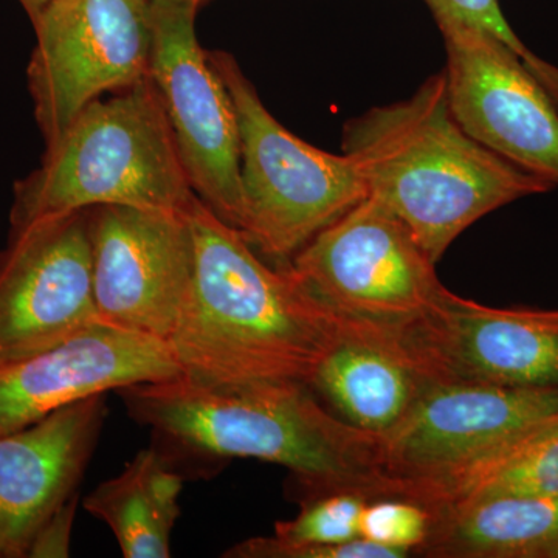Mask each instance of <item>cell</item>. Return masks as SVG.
<instances>
[{
  "mask_svg": "<svg viewBox=\"0 0 558 558\" xmlns=\"http://www.w3.org/2000/svg\"><path fill=\"white\" fill-rule=\"evenodd\" d=\"M154 447L185 478L230 459H259L292 473L296 498L359 488L384 495L380 436L352 427L295 380L207 385L179 376L116 391Z\"/></svg>",
  "mask_w": 558,
  "mask_h": 558,
  "instance_id": "cell-1",
  "label": "cell"
},
{
  "mask_svg": "<svg viewBox=\"0 0 558 558\" xmlns=\"http://www.w3.org/2000/svg\"><path fill=\"white\" fill-rule=\"evenodd\" d=\"M189 300L167 340L182 376L207 385L310 384L339 336L343 315L326 306L288 264L271 269L229 223L194 197Z\"/></svg>",
  "mask_w": 558,
  "mask_h": 558,
  "instance_id": "cell-2",
  "label": "cell"
},
{
  "mask_svg": "<svg viewBox=\"0 0 558 558\" xmlns=\"http://www.w3.org/2000/svg\"><path fill=\"white\" fill-rule=\"evenodd\" d=\"M343 153L357 160L368 196L396 213L435 263L488 213L554 190L459 126L444 73L409 100L349 121Z\"/></svg>",
  "mask_w": 558,
  "mask_h": 558,
  "instance_id": "cell-3",
  "label": "cell"
},
{
  "mask_svg": "<svg viewBox=\"0 0 558 558\" xmlns=\"http://www.w3.org/2000/svg\"><path fill=\"white\" fill-rule=\"evenodd\" d=\"M196 197L153 80L92 101L17 180L10 230L100 205L183 211Z\"/></svg>",
  "mask_w": 558,
  "mask_h": 558,
  "instance_id": "cell-4",
  "label": "cell"
},
{
  "mask_svg": "<svg viewBox=\"0 0 558 558\" xmlns=\"http://www.w3.org/2000/svg\"><path fill=\"white\" fill-rule=\"evenodd\" d=\"M236 108L241 134L242 215L238 231L267 258L289 260L368 197L351 154L315 148L264 106L238 61L208 51Z\"/></svg>",
  "mask_w": 558,
  "mask_h": 558,
  "instance_id": "cell-5",
  "label": "cell"
},
{
  "mask_svg": "<svg viewBox=\"0 0 558 558\" xmlns=\"http://www.w3.org/2000/svg\"><path fill=\"white\" fill-rule=\"evenodd\" d=\"M32 24L27 83L46 146L92 101L149 76L150 0H49Z\"/></svg>",
  "mask_w": 558,
  "mask_h": 558,
  "instance_id": "cell-6",
  "label": "cell"
},
{
  "mask_svg": "<svg viewBox=\"0 0 558 558\" xmlns=\"http://www.w3.org/2000/svg\"><path fill=\"white\" fill-rule=\"evenodd\" d=\"M288 266L337 314L392 328L427 314L449 290L410 227L371 196L319 231Z\"/></svg>",
  "mask_w": 558,
  "mask_h": 558,
  "instance_id": "cell-7",
  "label": "cell"
},
{
  "mask_svg": "<svg viewBox=\"0 0 558 558\" xmlns=\"http://www.w3.org/2000/svg\"><path fill=\"white\" fill-rule=\"evenodd\" d=\"M197 10L191 0H150L149 78L170 121L191 189L219 219L238 230L240 123L226 83L197 39Z\"/></svg>",
  "mask_w": 558,
  "mask_h": 558,
  "instance_id": "cell-8",
  "label": "cell"
},
{
  "mask_svg": "<svg viewBox=\"0 0 558 558\" xmlns=\"http://www.w3.org/2000/svg\"><path fill=\"white\" fill-rule=\"evenodd\" d=\"M98 322L167 341L189 300L194 241L185 209L89 208Z\"/></svg>",
  "mask_w": 558,
  "mask_h": 558,
  "instance_id": "cell-9",
  "label": "cell"
},
{
  "mask_svg": "<svg viewBox=\"0 0 558 558\" xmlns=\"http://www.w3.org/2000/svg\"><path fill=\"white\" fill-rule=\"evenodd\" d=\"M447 98L470 137L558 186V108L505 40L461 24L438 25Z\"/></svg>",
  "mask_w": 558,
  "mask_h": 558,
  "instance_id": "cell-10",
  "label": "cell"
},
{
  "mask_svg": "<svg viewBox=\"0 0 558 558\" xmlns=\"http://www.w3.org/2000/svg\"><path fill=\"white\" fill-rule=\"evenodd\" d=\"M97 322L89 209L10 230L0 252V363L58 347Z\"/></svg>",
  "mask_w": 558,
  "mask_h": 558,
  "instance_id": "cell-11",
  "label": "cell"
},
{
  "mask_svg": "<svg viewBox=\"0 0 558 558\" xmlns=\"http://www.w3.org/2000/svg\"><path fill=\"white\" fill-rule=\"evenodd\" d=\"M399 329L435 384L558 391V311L495 310L447 290Z\"/></svg>",
  "mask_w": 558,
  "mask_h": 558,
  "instance_id": "cell-12",
  "label": "cell"
},
{
  "mask_svg": "<svg viewBox=\"0 0 558 558\" xmlns=\"http://www.w3.org/2000/svg\"><path fill=\"white\" fill-rule=\"evenodd\" d=\"M557 416L558 391L435 384L403 424L381 438L385 497L395 484L458 468Z\"/></svg>",
  "mask_w": 558,
  "mask_h": 558,
  "instance_id": "cell-13",
  "label": "cell"
},
{
  "mask_svg": "<svg viewBox=\"0 0 558 558\" xmlns=\"http://www.w3.org/2000/svg\"><path fill=\"white\" fill-rule=\"evenodd\" d=\"M179 376L167 341L94 323L58 347L0 363V436L90 396Z\"/></svg>",
  "mask_w": 558,
  "mask_h": 558,
  "instance_id": "cell-14",
  "label": "cell"
},
{
  "mask_svg": "<svg viewBox=\"0 0 558 558\" xmlns=\"http://www.w3.org/2000/svg\"><path fill=\"white\" fill-rule=\"evenodd\" d=\"M106 395L0 436V558H27L40 526L78 492L105 425Z\"/></svg>",
  "mask_w": 558,
  "mask_h": 558,
  "instance_id": "cell-15",
  "label": "cell"
},
{
  "mask_svg": "<svg viewBox=\"0 0 558 558\" xmlns=\"http://www.w3.org/2000/svg\"><path fill=\"white\" fill-rule=\"evenodd\" d=\"M341 421L385 438L435 385L402 330L347 317L310 380Z\"/></svg>",
  "mask_w": 558,
  "mask_h": 558,
  "instance_id": "cell-16",
  "label": "cell"
},
{
  "mask_svg": "<svg viewBox=\"0 0 558 558\" xmlns=\"http://www.w3.org/2000/svg\"><path fill=\"white\" fill-rule=\"evenodd\" d=\"M558 495V416L506 439L464 464L395 484L388 497L429 510L498 498Z\"/></svg>",
  "mask_w": 558,
  "mask_h": 558,
  "instance_id": "cell-17",
  "label": "cell"
},
{
  "mask_svg": "<svg viewBox=\"0 0 558 558\" xmlns=\"http://www.w3.org/2000/svg\"><path fill=\"white\" fill-rule=\"evenodd\" d=\"M432 513L428 538L414 556L558 558V495L486 499Z\"/></svg>",
  "mask_w": 558,
  "mask_h": 558,
  "instance_id": "cell-18",
  "label": "cell"
},
{
  "mask_svg": "<svg viewBox=\"0 0 558 558\" xmlns=\"http://www.w3.org/2000/svg\"><path fill=\"white\" fill-rule=\"evenodd\" d=\"M183 476L156 447L138 451L126 468L84 499V509L108 524L126 558L171 557Z\"/></svg>",
  "mask_w": 558,
  "mask_h": 558,
  "instance_id": "cell-19",
  "label": "cell"
},
{
  "mask_svg": "<svg viewBox=\"0 0 558 558\" xmlns=\"http://www.w3.org/2000/svg\"><path fill=\"white\" fill-rule=\"evenodd\" d=\"M373 499L359 488H339L300 499L295 519L278 521L275 534L286 546L341 545L360 538V517Z\"/></svg>",
  "mask_w": 558,
  "mask_h": 558,
  "instance_id": "cell-20",
  "label": "cell"
},
{
  "mask_svg": "<svg viewBox=\"0 0 558 558\" xmlns=\"http://www.w3.org/2000/svg\"><path fill=\"white\" fill-rule=\"evenodd\" d=\"M432 523L433 513L427 506L409 498L379 497L371 499L363 510L359 535L365 542L411 557L428 538Z\"/></svg>",
  "mask_w": 558,
  "mask_h": 558,
  "instance_id": "cell-21",
  "label": "cell"
},
{
  "mask_svg": "<svg viewBox=\"0 0 558 558\" xmlns=\"http://www.w3.org/2000/svg\"><path fill=\"white\" fill-rule=\"evenodd\" d=\"M226 558H405L399 550L359 538L341 545L286 546L274 537L242 539L223 553Z\"/></svg>",
  "mask_w": 558,
  "mask_h": 558,
  "instance_id": "cell-22",
  "label": "cell"
},
{
  "mask_svg": "<svg viewBox=\"0 0 558 558\" xmlns=\"http://www.w3.org/2000/svg\"><path fill=\"white\" fill-rule=\"evenodd\" d=\"M433 17L442 24H461L492 33L505 40L521 58L529 49L512 31L498 0H424Z\"/></svg>",
  "mask_w": 558,
  "mask_h": 558,
  "instance_id": "cell-23",
  "label": "cell"
},
{
  "mask_svg": "<svg viewBox=\"0 0 558 558\" xmlns=\"http://www.w3.org/2000/svg\"><path fill=\"white\" fill-rule=\"evenodd\" d=\"M78 494L61 506L33 538L27 558H65L70 556L73 521H75Z\"/></svg>",
  "mask_w": 558,
  "mask_h": 558,
  "instance_id": "cell-24",
  "label": "cell"
},
{
  "mask_svg": "<svg viewBox=\"0 0 558 558\" xmlns=\"http://www.w3.org/2000/svg\"><path fill=\"white\" fill-rule=\"evenodd\" d=\"M521 60H523L529 72L535 76V80L542 84L543 89L548 92L550 100L556 102L558 108V65L550 64L531 50Z\"/></svg>",
  "mask_w": 558,
  "mask_h": 558,
  "instance_id": "cell-25",
  "label": "cell"
},
{
  "mask_svg": "<svg viewBox=\"0 0 558 558\" xmlns=\"http://www.w3.org/2000/svg\"><path fill=\"white\" fill-rule=\"evenodd\" d=\"M17 2L24 7V10L27 11L28 17L33 20V17L39 13V10L49 2V0H17Z\"/></svg>",
  "mask_w": 558,
  "mask_h": 558,
  "instance_id": "cell-26",
  "label": "cell"
},
{
  "mask_svg": "<svg viewBox=\"0 0 558 558\" xmlns=\"http://www.w3.org/2000/svg\"><path fill=\"white\" fill-rule=\"evenodd\" d=\"M191 2L196 3L197 7L204 5L208 0H191Z\"/></svg>",
  "mask_w": 558,
  "mask_h": 558,
  "instance_id": "cell-27",
  "label": "cell"
}]
</instances>
